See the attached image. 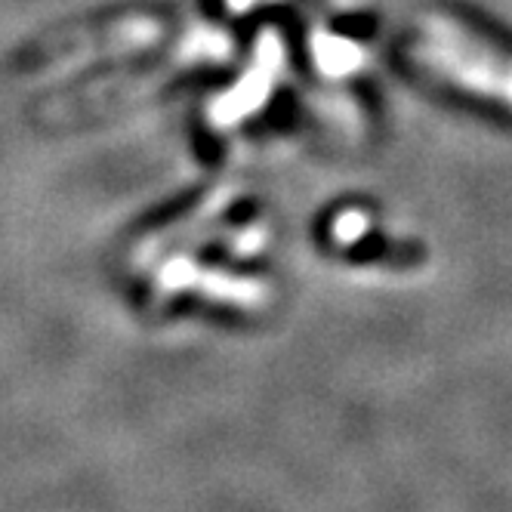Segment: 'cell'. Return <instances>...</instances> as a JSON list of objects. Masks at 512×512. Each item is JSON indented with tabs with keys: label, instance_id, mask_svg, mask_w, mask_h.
<instances>
[{
	"label": "cell",
	"instance_id": "6da1fadb",
	"mask_svg": "<svg viewBox=\"0 0 512 512\" xmlns=\"http://www.w3.org/2000/svg\"><path fill=\"white\" fill-rule=\"evenodd\" d=\"M411 56L432 75L512 108V56L482 41L463 22L442 13L420 16Z\"/></svg>",
	"mask_w": 512,
	"mask_h": 512
},
{
	"label": "cell",
	"instance_id": "7a4b0ae2",
	"mask_svg": "<svg viewBox=\"0 0 512 512\" xmlns=\"http://www.w3.org/2000/svg\"><path fill=\"white\" fill-rule=\"evenodd\" d=\"M281 65H284V47L278 41V34H263V41L253 56V65L241 78V84L213 102V108H210L213 124L216 127H235L238 121L250 118L253 112H260L263 102L272 96V90L278 84Z\"/></svg>",
	"mask_w": 512,
	"mask_h": 512
},
{
	"label": "cell",
	"instance_id": "3957f363",
	"mask_svg": "<svg viewBox=\"0 0 512 512\" xmlns=\"http://www.w3.org/2000/svg\"><path fill=\"white\" fill-rule=\"evenodd\" d=\"M312 53H315V65L324 75H349V71H355L364 62V53L352 41L331 38V34H315Z\"/></svg>",
	"mask_w": 512,
	"mask_h": 512
},
{
	"label": "cell",
	"instance_id": "277c9868",
	"mask_svg": "<svg viewBox=\"0 0 512 512\" xmlns=\"http://www.w3.org/2000/svg\"><path fill=\"white\" fill-rule=\"evenodd\" d=\"M226 4H229L232 13H247V10H253L256 4H263V0H226Z\"/></svg>",
	"mask_w": 512,
	"mask_h": 512
}]
</instances>
